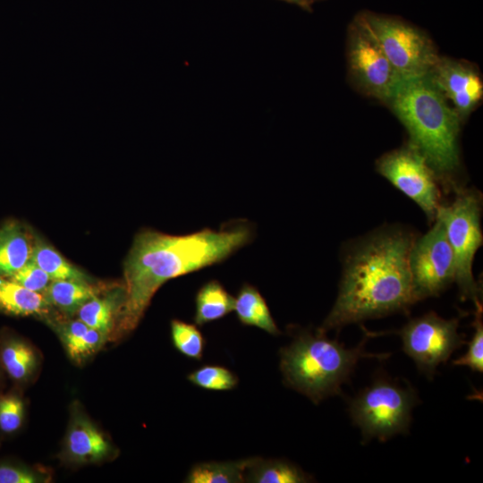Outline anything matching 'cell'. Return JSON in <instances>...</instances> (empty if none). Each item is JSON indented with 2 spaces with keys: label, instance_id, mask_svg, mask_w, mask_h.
Masks as SVG:
<instances>
[{
  "label": "cell",
  "instance_id": "cell-4",
  "mask_svg": "<svg viewBox=\"0 0 483 483\" xmlns=\"http://www.w3.org/2000/svg\"><path fill=\"white\" fill-rule=\"evenodd\" d=\"M365 344L364 337L357 346L347 349L326 334L302 331L279 352L284 382L314 403L338 394L360 359L388 356L366 352Z\"/></svg>",
  "mask_w": 483,
  "mask_h": 483
},
{
  "label": "cell",
  "instance_id": "cell-16",
  "mask_svg": "<svg viewBox=\"0 0 483 483\" xmlns=\"http://www.w3.org/2000/svg\"><path fill=\"white\" fill-rule=\"evenodd\" d=\"M50 306L43 293L0 275L1 312L13 316H38L47 313Z\"/></svg>",
  "mask_w": 483,
  "mask_h": 483
},
{
  "label": "cell",
  "instance_id": "cell-25",
  "mask_svg": "<svg viewBox=\"0 0 483 483\" xmlns=\"http://www.w3.org/2000/svg\"><path fill=\"white\" fill-rule=\"evenodd\" d=\"M171 337L174 346L182 355L196 360L202 359L206 340L195 325L180 319H173Z\"/></svg>",
  "mask_w": 483,
  "mask_h": 483
},
{
  "label": "cell",
  "instance_id": "cell-5",
  "mask_svg": "<svg viewBox=\"0 0 483 483\" xmlns=\"http://www.w3.org/2000/svg\"><path fill=\"white\" fill-rule=\"evenodd\" d=\"M417 401L412 387L377 377L350 402V416L361 430L363 441H386L408 431Z\"/></svg>",
  "mask_w": 483,
  "mask_h": 483
},
{
  "label": "cell",
  "instance_id": "cell-18",
  "mask_svg": "<svg viewBox=\"0 0 483 483\" xmlns=\"http://www.w3.org/2000/svg\"><path fill=\"white\" fill-rule=\"evenodd\" d=\"M124 300V287L101 296V293L84 303L76 312L78 318L106 338L110 335Z\"/></svg>",
  "mask_w": 483,
  "mask_h": 483
},
{
  "label": "cell",
  "instance_id": "cell-12",
  "mask_svg": "<svg viewBox=\"0 0 483 483\" xmlns=\"http://www.w3.org/2000/svg\"><path fill=\"white\" fill-rule=\"evenodd\" d=\"M112 451L103 432L74 406L64 438L66 458L74 463H93L105 460Z\"/></svg>",
  "mask_w": 483,
  "mask_h": 483
},
{
  "label": "cell",
  "instance_id": "cell-20",
  "mask_svg": "<svg viewBox=\"0 0 483 483\" xmlns=\"http://www.w3.org/2000/svg\"><path fill=\"white\" fill-rule=\"evenodd\" d=\"M101 292L102 290L98 286L87 281L55 280L50 282L43 295L50 305L65 313L72 314Z\"/></svg>",
  "mask_w": 483,
  "mask_h": 483
},
{
  "label": "cell",
  "instance_id": "cell-17",
  "mask_svg": "<svg viewBox=\"0 0 483 483\" xmlns=\"http://www.w3.org/2000/svg\"><path fill=\"white\" fill-rule=\"evenodd\" d=\"M233 310L242 325L256 326L274 336L281 334L264 297L250 284L240 288L234 298Z\"/></svg>",
  "mask_w": 483,
  "mask_h": 483
},
{
  "label": "cell",
  "instance_id": "cell-30",
  "mask_svg": "<svg viewBox=\"0 0 483 483\" xmlns=\"http://www.w3.org/2000/svg\"><path fill=\"white\" fill-rule=\"evenodd\" d=\"M10 279L30 291L39 293H43L52 281L47 274L31 260L11 276Z\"/></svg>",
  "mask_w": 483,
  "mask_h": 483
},
{
  "label": "cell",
  "instance_id": "cell-3",
  "mask_svg": "<svg viewBox=\"0 0 483 483\" xmlns=\"http://www.w3.org/2000/svg\"><path fill=\"white\" fill-rule=\"evenodd\" d=\"M389 102L406 127L411 145L433 171L441 175L455 171L459 165V115L429 75L402 80Z\"/></svg>",
  "mask_w": 483,
  "mask_h": 483
},
{
  "label": "cell",
  "instance_id": "cell-1",
  "mask_svg": "<svg viewBox=\"0 0 483 483\" xmlns=\"http://www.w3.org/2000/svg\"><path fill=\"white\" fill-rule=\"evenodd\" d=\"M253 225L245 219L225 222L220 229L204 228L172 235L151 229L136 234L123 263L124 300L118 315L122 334L140 323L152 297L165 282L218 264L249 244Z\"/></svg>",
  "mask_w": 483,
  "mask_h": 483
},
{
  "label": "cell",
  "instance_id": "cell-28",
  "mask_svg": "<svg viewBox=\"0 0 483 483\" xmlns=\"http://www.w3.org/2000/svg\"><path fill=\"white\" fill-rule=\"evenodd\" d=\"M23 400L14 393L0 394V430L4 434L16 432L24 419Z\"/></svg>",
  "mask_w": 483,
  "mask_h": 483
},
{
  "label": "cell",
  "instance_id": "cell-2",
  "mask_svg": "<svg viewBox=\"0 0 483 483\" xmlns=\"http://www.w3.org/2000/svg\"><path fill=\"white\" fill-rule=\"evenodd\" d=\"M412 233L388 228L369 235L347 254L335 303L317 332L405 311L415 301L409 255Z\"/></svg>",
  "mask_w": 483,
  "mask_h": 483
},
{
  "label": "cell",
  "instance_id": "cell-11",
  "mask_svg": "<svg viewBox=\"0 0 483 483\" xmlns=\"http://www.w3.org/2000/svg\"><path fill=\"white\" fill-rule=\"evenodd\" d=\"M349 61L352 74L368 93L390 100L402 79L359 16L352 27Z\"/></svg>",
  "mask_w": 483,
  "mask_h": 483
},
{
  "label": "cell",
  "instance_id": "cell-29",
  "mask_svg": "<svg viewBox=\"0 0 483 483\" xmlns=\"http://www.w3.org/2000/svg\"><path fill=\"white\" fill-rule=\"evenodd\" d=\"M45 472L13 462H0V483H40L47 481Z\"/></svg>",
  "mask_w": 483,
  "mask_h": 483
},
{
  "label": "cell",
  "instance_id": "cell-24",
  "mask_svg": "<svg viewBox=\"0 0 483 483\" xmlns=\"http://www.w3.org/2000/svg\"><path fill=\"white\" fill-rule=\"evenodd\" d=\"M30 260L46 272L52 281H90L87 274L70 263L55 249L38 239H35Z\"/></svg>",
  "mask_w": 483,
  "mask_h": 483
},
{
  "label": "cell",
  "instance_id": "cell-19",
  "mask_svg": "<svg viewBox=\"0 0 483 483\" xmlns=\"http://www.w3.org/2000/svg\"><path fill=\"white\" fill-rule=\"evenodd\" d=\"M245 482L252 483H305L311 477L299 466L284 459L253 457L245 471Z\"/></svg>",
  "mask_w": 483,
  "mask_h": 483
},
{
  "label": "cell",
  "instance_id": "cell-10",
  "mask_svg": "<svg viewBox=\"0 0 483 483\" xmlns=\"http://www.w3.org/2000/svg\"><path fill=\"white\" fill-rule=\"evenodd\" d=\"M377 171L393 185L415 201L430 221L442 206L436 173L411 145L382 157Z\"/></svg>",
  "mask_w": 483,
  "mask_h": 483
},
{
  "label": "cell",
  "instance_id": "cell-32",
  "mask_svg": "<svg viewBox=\"0 0 483 483\" xmlns=\"http://www.w3.org/2000/svg\"><path fill=\"white\" fill-rule=\"evenodd\" d=\"M315 1H317V0H306L309 6Z\"/></svg>",
  "mask_w": 483,
  "mask_h": 483
},
{
  "label": "cell",
  "instance_id": "cell-31",
  "mask_svg": "<svg viewBox=\"0 0 483 483\" xmlns=\"http://www.w3.org/2000/svg\"><path fill=\"white\" fill-rule=\"evenodd\" d=\"M284 1L292 3V4H296L304 9H309V6L308 5L306 0H284Z\"/></svg>",
  "mask_w": 483,
  "mask_h": 483
},
{
  "label": "cell",
  "instance_id": "cell-21",
  "mask_svg": "<svg viewBox=\"0 0 483 483\" xmlns=\"http://www.w3.org/2000/svg\"><path fill=\"white\" fill-rule=\"evenodd\" d=\"M234 307V298L216 280L203 284L195 297L194 322L198 326L214 322L228 315Z\"/></svg>",
  "mask_w": 483,
  "mask_h": 483
},
{
  "label": "cell",
  "instance_id": "cell-15",
  "mask_svg": "<svg viewBox=\"0 0 483 483\" xmlns=\"http://www.w3.org/2000/svg\"><path fill=\"white\" fill-rule=\"evenodd\" d=\"M0 365L8 377L17 383L30 378L38 365V357L32 346L13 335L0 337Z\"/></svg>",
  "mask_w": 483,
  "mask_h": 483
},
{
  "label": "cell",
  "instance_id": "cell-13",
  "mask_svg": "<svg viewBox=\"0 0 483 483\" xmlns=\"http://www.w3.org/2000/svg\"><path fill=\"white\" fill-rule=\"evenodd\" d=\"M429 75L462 114L470 112L482 97L479 75L462 64L440 59Z\"/></svg>",
  "mask_w": 483,
  "mask_h": 483
},
{
  "label": "cell",
  "instance_id": "cell-8",
  "mask_svg": "<svg viewBox=\"0 0 483 483\" xmlns=\"http://www.w3.org/2000/svg\"><path fill=\"white\" fill-rule=\"evenodd\" d=\"M409 267L415 302L438 295L454 281V256L439 217L427 233L414 240Z\"/></svg>",
  "mask_w": 483,
  "mask_h": 483
},
{
  "label": "cell",
  "instance_id": "cell-6",
  "mask_svg": "<svg viewBox=\"0 0 483 483\" xmlns=\"http://www.w3.org/2000/svg\"><path fill=\"white\" fill-rule=\"evenodd\" d=\"M436 217L443 222L455 262V278L462 300L479 301L472 275L474 255L482 244L480 202L478 194L461 191L449 206H441Z\"/></svg>",
  "mask_w": 483,
  "mask_h": 483
},
{
  "label": "cell",
  "instance_id": "cell-23",
  "mask_svg": "<svg viewBox=\"0 0 483 483\" xmlns=\"http://www.w3.org/2000/svg\"><path fill=\"white\" fill-rule=\"evenodd\" d=\"M253 458V457H252ZM247 458L229 462H199L191 467L187 483H241L245 482V471L252 461Z\"/></svg>",
  "mask_w": 483,
  "mask_h": 483
},
{
  "label": "cell",
  "instance_id": "cell-22",
  "mask_svg": "<svg viewBox=\"0 0 483 483\" xmlns=\"http://www.w3.org/2000/svg\"><path fill=\"white\" fill-rule=\"evenodd\" d=\"M58 329L68 355L74 360H82L93 354L106 339L99 331L80 319L65 322Z\"/></svg>",
  "mask_w": 483,
  "mask_h": 483
},
{
  "label": "cell",
  "instance_id": "cell-14",
  "mask_svg": "<svg viewBox=\"0 0 483 483\" xmlns=\"http://www.w3.org/2000/svg\"><path fill=\"white\" fill-rule=\"evenodd\" d=\"M35 239L27 227L16 220L0 225V275L10 278L30 259Z\"/></svg>",
  "mask_w": 483,
  "mask_h": 483
},
{
  "label": "cell",
  "instance_id": "cell-7",
  "mask_svg": "<svg viewBox=\"0 0 483 483\" xmlns=\"http://www.w3.org/2000/svg\"><path fill=\"white\" fill-rule=\"evenodd\" d=\"M359 17L402 80L429 75L439 62L430 40L412 26L369 13Z\"/></svg>",
  "mask_w": 483,
  "mask_h": 483
},
{
  "label": "cell",
  "instance_id": "cell-33",
  "mask_svg": "<svg viewBox=\"0 0 483 483\" xmlns=\"http://www.w3.org/2000/svg\"><path fill=\"white\" fill-rule=\"evenodd\" d=\"M1 369H2V368H1V365H0V377H1V372H2V371H1Z\"/></svg>",
  "mask_w": 483,
  "mask_h": 483
},
{
  "label": "cell",
  "instance_id": "cell-26",
  "mask_svg": "<svg viewBox=\"0 0 483 483\" xmlns=\"http://www.w3.org/2000/svg\"><path fill=\"white\" fill-rule=\"evenodd\" d=\"M187 379L194 386L210 391L234 389L239 378L235 373L220 365L208 364L191 371Z\"/></svg>",
  "mask_w": 483,
  "mask_h": 483
},
{
  "label": "cell",
  "instance_id": "cell-9",
  "mask_svg": "<svg viewBox=\"0 0 483 483\" xmlns=\"http://www.w3.org/2000/svg\"><path fill=\"white\" fill-rule=\"evenodd\" d=\"M458 326V318L444 319L434 312L413 318L399 331L402 349L421 373L432 377L437 366L464 343Z\"/></svg>",
  "mask_w": 483,
  "mask_h": 483
},
{
  "label": "cell",
  "instance_id": "cell-27",
  "mask_svg": "<svg viewBox=\"0 0 483 483\" xmlns=\"http://www.w3.org/2000/svg\"><path fill=\"white\" fill-rule=\"evenodd\" d=\"M477 312L473 326L475 328L471 340L468 343L467 352L453 361L456 366L469 367L472 371H483V324L482 307L476 301Z\"/></svg>",
  "mask_w": 483,
  "mask_h": 483
}]
</instances>
